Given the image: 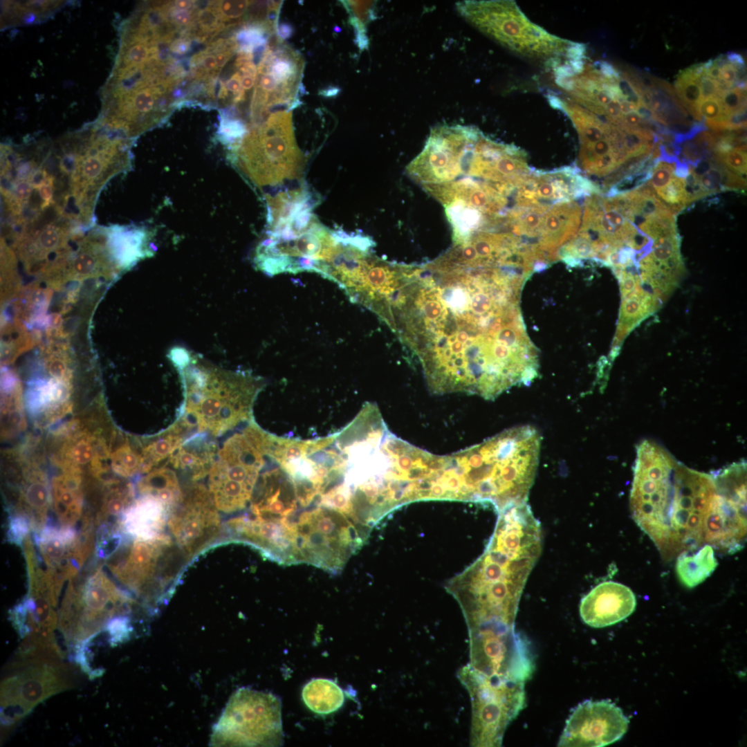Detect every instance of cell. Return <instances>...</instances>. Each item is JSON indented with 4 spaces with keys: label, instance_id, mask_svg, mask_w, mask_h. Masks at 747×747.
<instances>
[{
    "label": "cell",
    "instance_id": "obj_1",
    "mask_svg": "<svg viewBox=\"0 0 747 747\" xmlns=\"http://www.w3.org/2000/svg\"><path fill=\"white\" fill-rule=\"evenodd\" d=\"M521 287L499 268L444 253L400 264L378 317L419 361L432 393L488 398L515 378L527 346Z\"/></svg>",
    "mask_w": 747,
    "mask_h": 747
},
{
    "label": "cell",
    "instance_id": "obj_2",
    "mask_svg": "<svg viewBox=\"0 0 747 747\" xmlns=\"http://www.w3.org/2000/svg\"><path fill=\"white\" fill-rule=\"evenodd\" d=\"M542 548V526L526 502L499 512L483 554L448 587L461 607L469 633L515 629L520 598Z\"/></svg>",
    "mask_w": 747,
    "mask_h": 747
},
{
    "label": "cell",
    "instance_id": "obj_3",
    "mask_svg": "<svg viewBox=\"0 0 747 747\" xmlns=\"http://www.w3.org/2000/svg\"><path fill=\"white\" fill-rule=\"evenodd\" d=\"M714 488L708 474L686 467L657 443L636 447L629 496L632 517L667 561L704 542Z\"/></svg>",
    "mask_w": 747,
    "mask_h": 747
},
{
    "label": "cell",
    "instance_id": "obj_4",
    "mask_svg": "<svg viewBox=\"0 0 747 747\" xmlns=\"http://www.w3.org/2000/svg\"><path fill=\"white\" fill-rule=\"evenodd\" d=\"M340 455L333 485L348 501L351 515L380 519L401 504L419 448L395 436L380 410L366 403L354 419L335 433Z\"/></svg>",
    "mask_w": 747,
    "mask_h": 747
},
{
    "label": "cell",
    "instance_id": "obj_5",
    "mask_svg": "<svg viewBox=\"0 0 747 747\" xmlns=\"http://www.w3.org/2000/svg\"><path fill=\"white\" fill-rule=\"evenodd\" d=\"M540 447L538 431L523 425L453 454L461 499L490 503L499 512L526 502L537 473Z\"/></svg>",
    "mask_w": 747,
    "mask_h": 747
},
{
    "label": "cell",
    "instance_id": "obj_6",
    "mask_svg": "<svg viewBox=\"0 0 747 747\" xmlns=\"http://www.w3.org/2000/svg\"><path fill=\"white\" fill-rule=\"evenodd\" d=\"M185 395L184 418L199 432L219 436L252 420L265 380L246 371L217 367L182 347L169 351Z\"/></svg>",
    "mask_w": 747,
    "mask_h": 747
},
{
    "label": "cell",
    "instance_id": "obj_7",
    "mask_svg": "<svg viewBox=\"0 0 747 747\" xmlns=\"http://www.w3.org/2000/svg\"><path fill=\"white\" fill-rule=\"evenodd\" d=\"M455 7L465 21L504 47L552 67L567 58L575 44L531 22L513 1H462Z\"/></svg>",
    "mask_w": 747,
    "mask_h": 747
},
{
    "label": "cell",
    "instance_id": "obj_8",
    "mask_svg": "<svg viewBox=\"0 0 747 747\" xmlns=\"http://www.w3.org/2000/svg\"><path fill=\"white\" fill-rule=\"evenodd\" d=\"M230 159L258 187L297 178L304 156L295 139L291 113L284 110L273 113L264 124L246 133L232 145Z\"/></svg>",
    "mask_w": 747,
    "mask_h": 747
},
{
    "label": "cell",
    "instance_id": "obj_9",
    "mask_svg": "<svg viewBox=\"0 0 747 747\" xmlns=\"http://www.w3.org/2000/svg\"><path fill=\"white\" fill-rule=\"evenodd\" d=\"M186 558L172 536L165 533L150 540L124 535L120 547L106 561L126 590L149 606L164 600Z\"/></svg>",
    "mask_w": 747,
    "mask_h": 747
},
{
    "label": "cell",
    "instance_id": "obj_10",
    "mask_svg": "<svg viewBox=\"0 0 747 747\" xmlns=\"http://www.w3.org/2000/svg\"><path fill=\"white\" fill-rule=\"evenodd\" d=\"M460 679L472 701V746H500L507 726L526 706L524 682L486 676L468 666Z\"/></svg>",
    "mask_w": 747,
    "mask_h": 747
},
{
    "label": "cell",
    "instance_id": "obj_11",
    "mask_svg": "<svg viewBox=\"0 0 747 747\" xmlns=\"http://www.w3.org/2000/svg\"><path fill=\"white\" fill-rule=\"evenodd\" d=\"M212 739L219 745H282L284 734L280 699L269 692L239 689L215 726Z\"/></svg>",
    "mask_w": 747,
    "mask_h": 747
},
{
    "label": "cell",
    "instance_id": "obj_12",
    "mask_svg": "<svg viewBox=\"0 0 747 747\" xmlns=\"http://www.w3.org/2000/svg\"><path fill=\"white\" fill-rule=\"evenodd\" d=\"M715 493L703 523L704 542L733 554L746 535V462L744 459L710 472Z\"/></svg>",
    "mask_w": 747,
    "mask_h": 747
},
{
    "label": "cell",
    "instance_id": "obj_13",
    "mask_svg": "<svg viewBox=\"0 0 747 747\" xmlns=\"http://www.w3.org/2000/svg\"><path fill=\"white\" fill-rule=\"evenodd\" d=\"M264 457L243 432L226 439L208 474V490L219 511L231 514L246 508Z\"/></svg>",
    "mask_w": 747,
    "mask_h": 747
},
{
    "label": "cell",
    "instance_id": "obj_14",
    "mask_svg": "<svg viewBox=\"0 0 747 747\" xmlns=\"http://www.w3.org/2000/svg\"><path fill=\"white\" fill-rule=\"evenodd\" d=\"M1 685V723L11 726L38 703L71 687L68 669L58 658L16 661Z\"/></svg>",
    "mask_w": 747,
    "mask_h": 747
},
{
    "label": "cell",
    "instance_id": "obj_15",
    "mask_svg": "<svg viewBox=\"0 0 747 747\" xmlns=\"http://www.w3.org/2000/svg\"><path fill=\"white\" fill-rule=\"evenodd\" d=\"M339 240V232H332L320 222L288 239L263 237L254 252V265L269 276L304 271L318 273L335 251Z\"/></svg>",
    "mask_w": 747,
    "mask_h": 747
},
{
    "label": "cell",
    "instance_id": "obj_16",
    "mask_svg": "<svg viewBox=\"0 0 747 747\" xmlns=\"http://www.w3.org/2000/svg\"><path fill=\"white\" fill-rule=\"evenodd\" d=\"M468 665L486 676L525 682L531 678L535 661L528 640L515 630L485 629L470 634Z\"/></svg>",
    "mask_w": 747,
    "mask_h": 747
},
{
    "label": "cell",
    "instance_id": "obj_17",
    "mask_svg": "<svg viewBox=\"0 0 747 747\" xmlns=\"http://www.w3.org/2000/svg\"><path fill=\"white\" fill-rule=\"evenodd\" d=\"M219 511L209 490L201 483L183 488L181 500L169 513L167 527L188 559L219 537L222 526Z\"/></svg>",
    "mask_w": 747,
    "mask_h": 747
},
{
    "label": "cell",
    "instance_id": "obj_18",
    "mask_svg": "<svg viewBox=\"0 0 747 747\" xmlns=\"http://www.w3.org/2000/svg\"><path fill=\"white\" fill-rule=\"evenodd\" d=\"M71 589L78 614L73 643L89 640L104 629L114 616L131 612L135 602L131 593L118 588L101 569L97 570L84 583Z\"/></svg>",
    "mask_w": 747,
    "mask_h": 747
},
{
    "label": "cell",
    "instance_id": "obj_19",
    "mask_svg": "<svg viewBox=\"0 0 747 747\" xmlns=\"http://www.w3.org/2000/svg\"><path fill=\"white\" fill-rule=\"evenodd\" d=\"M628 718L609 700H586L566 721L557 746L602 747L620 740L626 733Z\"/></svg>",
    "mask_w": 747,
    "mask_h": 747
},
{
    "label": "cell",
    "instance_id": "obj_20",
    "mask_svg": "<svg viewBox=\"0 0 747 747\" xmlns=\"http://www.w3.org/2000/svg\"><path fill=\"white\" fill-rule=\"evenodd\" d=\"M252 518L266 522H290L299 504L290 478L279 466L262 472L250 502Z\"/></svg>",
    "mask_w": 747,
    "mask_h": 747
},
{
    "label": "cell",
    "instance_id": "obj_21",
    "mask_svg": "<svg viewBox=\"0 0 747 747\" xmlns=\"http://www.w3.org/2000/svg\"><path fill=\"white\" fill-rule=\"evenodd\" d=\"M636 600L628 587L607 581L598 584L581 600L580 615L582 621L594 628L620 622L635 610Z\"/></svg>",
    "mask_w": 747,
    "mask_h": 747
},
{
    "label": "cell",
    "instance_id": "obj_22",
    "mask_svg": "<svg viewBox=\"0 0 747 747\" xmlns=\"http://www.w3.org/2000/svg\"><path fill=\"white\" fill-rule=\"evenodd\" d=\"M258 71L266 77L272 93L273 105H298L295 99L303 75L304 62L299 54L282 44L268 48Z\"/></svg>",
    "mask_w": 747,
    "mask_h": 747
},
{
    "label": "cell",
    "instance_id": "obj_23",
    "mask_svg": "<svg viewBox=\"0 0 747 747\" xmlns=\"http://www.w3.org/2000/svg\"><path fill=\"white\" fill-rule=\"evenodd\" d=\"M677 156L660 151L645 183L656 198L676 214L692 203L687 177L676 165Z\"/></svg>",
    "mask_w": 747,
    "mask_h": 747
},
{
    "label": "cell",
    "instance_id": "obj_24",
    "mask_svg": "<svg viewBox=\"0 0 747 747\" xmlns=\"http://www.w3.org/2000/svg\"><path fill=\"white\" fill-rule=\"evenodd\" d=\"M168 515V509L158 499L140 495L121 516L118 528L131 538L150 540L165 533Z\"/></svg>",
    "mask_w": 747,
    "mask_h": 747
},
{
    "label": "cell",
    "instance_id": "obj_25",
    "mask_svg": "<svg viewBox=\"0 0 747 747\" xmlns=\"http://www.w3.org/2000/svg\"><path fill=\"white\" fill-rule=\"evenodd\" d=\"M206 432H199L184 440L168 462L185 473L192 481L208 475L216 459V443Z\"/></svg>",
    "mask_w": 747,
    "mask_h": 747
},
{
    "label": "cell",
    "instance_id": "obj_26",
    "mask_svg": "<svg viewBox=\"0 0 747 747\" xmlns=\"http://www.w3.org/2000/svg\"><path fill=\"white\" fill-rule=\"evenodd\" d=\"M24 483L19 497V510L30 520L33 533L39 532L48 522V512L52 502L46 475L37 467L25 469Z\"/></svg>",
    "mask_w": 747,
    "mask_h": 747
},
{
    "label": "cell",
    "instance_id": "obj_27",
    "mask_svg": "<svg viewBox=\"0 0 747 747\" xmlns=\"http://www.w3.org/2000/svg\"><path fill=\"white\" fill-rule=\"evenodd\" d=\"M82 477L80 468H64L62 474L52 481V502L57 519L63 526H74L83 510Z\"/></svg>",
    "mask_w": 747,
    "mask_h": 747
},
{
    "label": "cell",
    "instance_id": "obj_28",
    "mask_svg": "<svg viewBox=\"0 0 747 747\" xmlns=\"http://www.w3.org/2000/svg\"><path fill=\"white\" fill-rule=\"evenodd\" d=\"M137 490L140 495L151 496L163 503L169 513L181 500L183 490L176 472L167 467L148 472L138 481Z\"/></svg>",
    "mask_w": 747,
    "mask_h": 747
},
{
    "label": "cell",
    "instance_id": "obj_29",
    "mask_svg": "<svg viewBox=\"0 0 747 747\" xmlns=\"http://www.w3.org/2000/svg\"><path fill=\"white\" fill-rule=\"evenodd\" d=\"M676 572L679 581L693 588L705 581L716 569L718 562L713 547L705 544L695 553L683 552L677 557Z\"/></svg>",
    "mask_w": 747,
    "mask_h": 747
},
{
    "label": "cell",
    "instance_id": "obj_30",
    "mask_svg": "<svg viewBox=\"0 0 747 747\" xmlns=\"http://www.w3.org/2000/svg\"><path fill=\"white\" fill-rule=\"evenodd\" d=\"M194 427L183 417L156 439L149 443L142 452V473L148 472L169 457L181 446L187 432Z\"/></svg>",
    "mask_w": 747,
    "mask_h": 747
},
{
    "label": "cell",
    "instance_id": "obj_31",
    "mask_svg": "<svg viewBox=\"0 0 747 747\" xmlns=\"http://www.w3.org/2000/svg\"><path fill=\"white\" fill-rule=\"evenodd\" d=\"M303 701L313 712L329 714L340 709L344 701L342 689L333 681L313 679L303 688Z\"/></svg>",
    "mask_w": 747,
    "mask_h": 747
},
{
    "label": "cell",
    "instance_id": "obj_32",
    "mask_svg": "<svg viewBox=\"0 0 747 747\" xmlns=\"http://www.w3.org/2000/svg\"><path fill=\"white\" fill-rule=\"evenodd\" d=\"M109 493L104 499L101 510L97 514L96 522L98 525L117 524L113 519L118 522L122 514L135 500V490L131 483L113 480L109 483Z\"/></svg>",
    "mask_w": 747,
    "mask_h": 747
},
{
    "label": "cell",
    "instance_id": "obj_33",
    "mask_svg": "<svg viewBox=\"0 0 747 747\" xmlns=\"http://www.w3.org/2000/svg\"><path fill=\"white\" fill-rule=\"evenodd\" d=\"M693 66L680 71L674 82L676 91L683 107L688 111L692 117L699 121H702V117L699 112V105L701 101L700 89V79Z\"/></svg>",
    "mask_w": 747,
    "mask_h": 747
},
{
    "label": "cell",
    "instance_id": "obj_34",
    "mask_svg": "<svg viewBox=\"0 0 747 747\" xmlns=\"http://www.w3.org/2000/svg\"><path fill=\"white\" fill-rule=\"evenodd\" d=\"M344 3L347 4L350 17V24L353 26L356 39L355 42L360 50L368 48L369 39L367 35V25L371 20L376 18L374 5L375 1H349Z\"/></svg>",
    "mask_w": 747,
    "mask_h": 747
},
{
    "label": "cell",
    "instance_id": "obj_35",
    "mask_svg": "<svg viewBox=\"0 0 747 747\" xmlns=\"http://www.w3.org/2000/svg\"><path fill=\"white\" fill-rule=\"evenodd\" d=\"M93 439L86 434H77L64 445L62 449V465L79 468L93 459L97 452L93 446Z\"/></svg>",
    "mask_w": 747,
    "mask_h": 747
},
{
    "label": "cell",
    "instance_id": "obj_36",
    "mask_svg": "<svg viewBox=\"0 0 747 747\" xmlns=\"http://www.w3.org/2000/svg\"><path fill=\"white\" fill-rule=\"evenodd\" d=\"M113 472L122 477H130L142 473L143 461L142 454L126 442L117 448L111 456Z\"/></svg>",
    "mask_w": 747,
    "mask_h": 747
},
{
    "label": "cell",
    "instance_id": "obj_37",
    "mask_svg": "<svg viewBox=\"0 0 747 747\" xmlns=\"http://www.w3.org/2000/svg\"><path fill=\"white\" fill-rule=\"evenodd\" d=\"M713 154L729 172L744 178L747 160L746 142L739 144L725 152Z\"/></svg>",
    "mask_w": 747,
    "mask_h": 747
},
{
    "label": "cell",
    "instance_id": "obj_38",
    "mask_svg": "<svg viewBox=\"0 0 747 747\" xmlns=\"http://www.w3.org/2000/svg\"><path fill=\"white\" fill-rule=\"evenodd\" d=\"M31 528V522L27 516L15 511L10 513L7 531L8 542L21 546Z\"/></svg>",
    "mask_w": 747,
    "mask_h": 747
},
{
    "label": "cell",
    "instance_id": "obj_39",
    "mask_svg": "<svg viewBox=\"0 0 747 747\" xmlns=\"http://www.w3.org/2000/svg\"><path fill=\"white\" fill-rule=\"evenodd\" d=\"M104 628L109 635V643L111 646L128 640L133 630L131 618L126 615L113 617L108 621Z\"/></svg>",
    "mask_w": 747,
    "mask_h": 747
},
{
    "label": "cell",
    "instance_id": "obj_40",
    "mask_svg": "<svg viewBox=\"0 0 747 747\" xmlns=\"http://www.w3.org/2000/svg\"><path fill=\"white\" fill-rule=\"evenodd\" d=\"M724 111L732 115L744 113L746 109V87H734L723 92L719 98Z\"/></svg>",
    "mask_w": 747,
    "mask_h": 747
},
{
    "label": "cell",
    "instance_id": "obj_41",
    "mask_svg": "<svg viewBox=\"0 0 747 747\" xmlns=\"http://www.w3.org/2000/svg\"><path fill=\"white\" fill-rule=\"evenodd\" d=\"M249 3L248 1H226L219 3L218 7L225 19H238L246 12Z\"/></svg>",
    "mask_w": 747,
    "mask_h": 747
},
{
    "label": "cell",
    "instance_id": "obj_42",
    "mask_svg": "<svg viewBox=\"0 0 747 747\" xmlns=\"http://www.w3.org/2000/svg\"><path fill=\"white\" fill-rule=\"evenodd\" d=\"M700 89L702 100L719 98L727 90L719 82L706 75H703L700 79Z\"/></svg>",
    "mask_w": 747,
    "mask_h": 747
},
{
    "label": "cell",
    "instance_id": "obj_43",
    "mask_svg": "<svg viewBox=\"0 0 747 747\" xmlns=\"http://www.w3.org/2000/svg\"><path fill=\"white\" fill-rule=\"evenodd\" d=\"M727 61L739 72L745 73L746 64L742 56L736 53H728L726 55Z\"/></svg>",
    "mask_w": 747,
    "mask_h": 747
},
{
    "label": "cell",
    "instance_id": "obj_44",
    "mask_svg": "<svg viewBox=\"0 0 747 747\" xmlns=\"http://www.w3.org/2000/svg\"><path fill=\"white\" fill-rule=\"evenodd\" d=\"M203 66L204 69L206 70H214L219 66L217 56L212 55H205L203 58Z\"/></svg>",
    "mask_w": 747,
    "mask_h": 747
},
{
    "label": "cell",
    "instance_id": "obj_45",
    "mask_svg": "<svg viewBox=\"0 0 747 747\" xmlns=\"http://www.w3.org/2000/svg\"><path fill=\"white\" fill-rule=\"evenodd\" d=\"M277 30L278 35L282 39H286L293 34L292 26L287 24H281Z\"/></svg>",
    "mask_w": 747,
    "mask_h": 747
},
{
    "label": "cell",
    "instance_id": "obj_46",
    "mask_svg": "<svg viewBox=\"0 0 747 747\" xmlns=\"http://www.w3.org/2000/svg\"><path fill=\"white\" fill-rule=\"evenodd\" d=\"M340 89L336 86H331L321 90L320 94L324 97H333L338 95Z\"/></svg>",
    "mask_w": 747,
    "mask_h": 747
},
{
    "label": "cell",
    "instance_id": "obj_47",
    "mask_svg": "<svg viewBox=\"0 0 747 747\" xmlns=\"http://www.w3.org/2000/svg\"><path fill=\"white\" fill-rule=\"evenodd\" d=\"M623 195H624V194H623ZM624 196H625V195H624ZM625 198H626V197H625ZM628 203H629V202H628ZM634 219H635V218H634ZM636 223H637V221H636ZM637 224H638V223H637ZM636 237H637V236H636ZM636 246H635L634 248L633 249L634 252L635 251V250H636V248H637V241H636Z\"/></svg>",
    "mask_w": 747,
    "mask_h": 747
}]
</instances>
